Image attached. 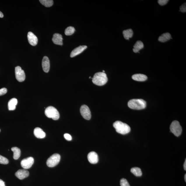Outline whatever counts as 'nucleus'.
I'll list each match as a JSON object with an SVG mask.
<instances>
[{"mask_svg": "<svg viewBox=\"0 0 186 186\" xmlns=\"http://www.w3.org/2000/svg\"><path fill=\"white\" fill-rule=\"evenodd\" d=\"M92 79L93 83L99 86H103L107 83L108 80L107 75L103 72L96 73Z\"/></svg>", "mask_w": 186, "mask_h": 186, "instance_id": "nucleus-1", "label": "nucleus"}, {"mask_svg": "<svg viewBox=\"0 0 186 186\" xmlns=\"http://www.w3.org/2000/svg\"><path fill=\"white\" fill-rule=\"evenodd\" d=\"M113 126L117 132L122 134H128L130 131L131 128L126 123L120 121H117L114 123Z\"/></svg>", "mask_w": 186, "mask_h": 186, "instance_id": "nucleus-2", "label": "nucleus"}, {"mask_svg": "<svg viewBox=\"0 0 186 186\" xmlns=\"http://www.w3.org/2000/svg\"><path fill=\"white\" fill-rule=\"evenodd\" d=\"M128 106L132 109L141 110L145 109L147 104L145 101L143 99H133L128 102Z\"/></svg>", "mask_w": 186, "mask_h": 186, "instance_id": "nucleus-3", "label": "nucleus"}, {"mask_svg": "<svg viewBox=\"0 0 186 186\" xmlns=\"http://www.w3.org/2000/svg\"><path fill=\"white\" fill-rule=\"evenodd\" d=\"M45 114L48 118H52L55 120H58L60 117L57 110L52 106H49L45 109Z\"/></svg>", "mask_w": 186, "mask_h": 186, "instance_id": "nucleus-4", "label": "nucleus"}, {"mask_svg": "<svg viewBox=\"0 0 186 186\" xmlns=\"http://www.w3.org/2000/svg\"><path fill=\"white\" fill-rule=\"evenodd\" d=\"M170 129L171 131L176 136H180L183 131L180 123L177 121H174L172 123L170 127Z\"/></svg>", "mask_w": 186, "mask_h": 186, "instance_id": "nucleus-5", "label": "nucleus"}, {"mask_svg": "<svg viewBox=\"0 0 186 186\" xmlns=\"http://www.w3.org/2000/svg\"><path fill=\"white\" fill-rule=\"evenodd\" d=\"M60 160V156L57 153L54 154L48 159L47 165L49 167H54L57 165Z\"/></svg>", "mask_w": 186, "mask_h": 186, "instance_id": "nucleus-6", "label": "nucleus"}, {"mask_svg": "<svg viewBox=\"0 0 186 186\" xmlns=\"http://www.w3.org/2000/svg\"><path fill=\"white\" fill-rule=\"evenodd\" d=\"M15 74L16 79L19 82H22L25 80L26 76L23 70L20 66H17L15 68Z\"/></svg>", "mask_w": 186, "mask_h": 186, "instance_id": "nucleus-7", "label": "nucleus"}, {"mask_svg": "<svg viewBox=\"0 0 186 186\" xmlns=\"http://www.w3.org/2000/svg\"><path fill=\"white\" fill-rule=\"evenodd\" d=\"M80 112L81 115L83 118L90 120L91 118V113L90 108L86 105H83L81 106Z\"/></svg>", "mask_w": 186, "mask_h": 186, "instance_id": "nucleus-8", "label": "nucleus"}, {"mask_svg": "<svg viewBox=\"0 0 186 186\" xmlns=\"http://www.w3.org/2000/svg\"><path fill=\"white\" fill-rule=\"evenodd\" d=\"M34 159L33 157H29L23 159L21 162V165L24 169H27L31 167L34 164Z\"/></svg>", "mask_w": 186, "mask_h": 186, "instance_id": "nucleus-9", "label": "nucleus"}, {"mask_svg": "<svg viewBox=\"0 0 186 186\" xmlns=\"http://www.w3.org/2000/svg\"><path fill=\"white\" fill-rule=\"evenodd\" d=\"M29 172L26 169L19 170L15 174V176L20 180H23L29 176Z\"/></svg>", "mask_w": 186, "mask_h": 186, "instance_id": "nucleus-10", "label": "nucleus"}, {"mask_svg": "<svg viewBox=\"0 0 186 186\" xmlns=\"http://www.w3.org/2000/svg\"><path fill=\"white\" fill-rule=\"evenodd\" d=\"M88 160L91 164H95L98 162V156L96 152L94 151L91 152L88 155Z\"/></svg>", "mask_w": 186, "mask_h": 186, "instance_id": "nucleus-11", "label": "nucleus"}, {"mask_svg": "<svg viewBox=\"0 0 186 186\" xmlns=\"http://www.w3.org/2000/svg\"><path fill=\"white\" fill-rule=\"evenodd\" d=\"M27 38L28 42L31 45L33 46H35L37 44L38 41L37 37L31 32H28Z\"/></svg>", "mask_w": 186, "mask_h": 186, "instance_id": "nucleus-12", "label": "nucleus"}, {"mask_svg": "<svg viewBox=\"0 0 186 186\" xmlns=\"http://www.w3.org/2000/svg\"><path fill=\"white\" fill-rule=\"evenodd\" d=\"M87 48L86 45H80L77 47L72 51L71 53V58L74 57L78 55L81 53L83 52Z\"/></svg>", "mask_w": 186, "mask_h": 186, "instance_id": "nucleus-13", "label": "nucleus"}, {"mask_svg": "<svg viewBox=\"0 0 186 186\" xmlns=\"http://www.w3.org/2000/svg\"><path fill=\"white\" fill-rule=\"evenodd\" d=\"M43 69L45 73H48L50 69V61L48 57L44 56L43 57L42 62Z\"/></svg>", "mask_w": 186, "mask_h": 186, "instance_id": "nucleus-14", "label": "nucleus"}, {"mask_svg": "<svg viewBox=\"0 0 186 186\" xmlns=\"http://www.w3.org/2000/svg\"><path fill=\"white\" fill-rule=\"evenodd\" d=\"M62 40H63V38H62V36L60 34H55L53 36L52 41L55 44L62 45H63Z\"/></svg>", "mask_w": 186, "mask_h": 186, "instance_id": "nucleus-15", "label": "nucleus"}, {"mask_svg": "<svg viewBox=\"0 0 186 186\" xmlns=\"http://www.w3.org/2000/svg\"><path fill=\"white\" fill-rule=\"evenodd\" d=\"M34 134L36 137L39 138H44L45 136V133L39 128H36L34 130Z\"/></svg>", "mask_w": 186, "mask_h": 186, "instance_id": "nucleus-16", "label": "nucleus"}, {"mask_svg": "<svg viewBox=\"0 0 186 186\" xmlns=\"http://www.w3.org/2000/svg\"><path fill=\"white\" fill-rule=\"evenodd\" d=\"M132 77L134 80L138 81H145L148 79L147 76L142 74H136L133 75Z\"/></svg>", "mask_w": 186, "mask_h": 186, "instance_id": "nucleus-17", "label": "nucleus"}, {"mask_svg": "<svg viewBox=\"0 0 186 186\" xmlns=\"http://www.w3.org/2000/svg\"><path fill=\"white\" fill-rule=\"evenodd\" d=\"M18 103L17 100L16 98L11 99L8 103V108L9 110H14L16 108V106Z\"/></svg>", "mask_w": 186, "mask_h": 186, "instance_id": "nucleus-18", "label": "nucleus"}, {"mask_svg": "<svg viewBox=\"0 0 186 186\" xmlns=\"http://www.w3.org/2000/svg\"><path fill=\"white\" fill-rule=\"evenodd\" d=\"M171 39H172L171 35L170 33H167L163 34L159 37L158 38L159 41L162 43H164L168 41Z\"/></svg>", "mask_w": 186, "mask_h": 186, "instance_id": "nucleus-19", "label": "nucleus"}, {"mask_svg": "<svg viewBox=\"0 0 186 186\" xmlns=\"http://www.w3.org/2000/svg\"><path fill=\"white\" fill-rule=\"evenodd\" d=\"M144 48V44L141 41H138L136 42L134 46V48L133 49V52L135 53L139 52V50Z\"/></svg>", "mask_w": 186, "mask_h": 186, "instance_id": "nucleus-20", "label": "nucleus"}, {"mask_svg": "<svg viewBox=\"0 0 186 186\" xmlns=\"http://www.w3.org/2000/svg\"><path fill=\"white\" fill-rule=\"evenodd\" d=\"M11 151L14 153L13 158L15 160H17L20 157L21 155V151L19 148L14 147L11 148Z\"/></svg>", "mask_w": 186, "mask_h": 186, "instance_id": "nucleus-21", "label": "nucleus"}, {"mask_svg": "<svg viewBox=\"0 0 186 186\" xmlns=\"http://www.w3.org/2000/svg\"><path fill=\"white\" fill-rule=\"evenodd\" d=\"M133 31L131 29L124 30L123 31V36L126 40H129L130 38H131L133 35Z\"/></svg>", "mask_w": 186, "mask_h": 186, "instance_id": "nucleus-22", "label": "nucleus"}, {"mask_svg": "<svg viewBox=\"0 0 186 186\" xmlns=\"http://www.w3.org/2000/svg\"><path fill=\"white\" fill-rule=\"evenodd\" d=\"M131 172L136 176H141L142 174L141 169L138 167L132 168L131 169Z\"/></svg>", "mask_w": 186, "mask_h": 186, "instance_id": "nucleus-23", "label": "nucleus"}, {"mask_svg": "<svg viewBox=\"0 0 186 186\" xmlns=\"http://www.w3.org/2000/svg\"><path fill=\"white\" fill-rule=\"evenodd\" d=\"M40 3L45 6L49 7L52 6L54 3L52 0H40Z\"/></svg>", "mask_w": 186, "mask_h": 186, "instance_id": "nucleus-24", "label": "nucleus"}, {"mask_svg": "<svg viewBox=\"0 0 186 186\" xmlns=\"http://www.w3.org/2000/svg\"><path fill=\"white\" fill-rule=\"evenodd\" d=\"M75 31V28L72 26L68 27L66 28L64 33L66 35L71 36L74 33Z\"/></svg>", "mask_w": 186, "mask_h": 186, "instance_id": "nucleus-25", "label": "nucleus"}, {"mask_svg": "<svg viewBox=\"0 0 186 186\" xmlns=\"http://www.w3.org/2000/svg\"><path fill=\"white\" fill-rule=\"evenodd\" d=\"M9 163V161L6 158L0 155V164H7Z\"/></svg>", "mask_w": 186, "mask_h": 186, "instance_id": "nucleus-26", "label": "nucleus"}, {"mask_svg": "<svg viewBox=\"0 0 186 186\" xmlns=\"http://www.w3.org/2000/svg\"><path fill=\"white\" fill-rule=\"evenodd\" d=\"M120 184L121 186H130L128 181L124 178L121 180Z\"/></svg>", "mask_w": 186, "mask_h": 186, "instance_id": "nucleus-27", "label": "nucleus"}, {"mask_svg": "<svg viewBox=\"0 0 186 186\" xmlns=\"http://www.w3.org/2000/svg\"><path fill=\"white\" fill-rule=\"evenodd\" d=\"M169 1L168 0H159L158 3L161 6H164L168 3Z\"/></svg>", "mask_w": 186, "mask_h": 186, "instance_id": "nucleus-28", "label": "nucleus"}, {"mask_svg": "<svg viewBox=\"0 0 186 186\" xmlns=\"http://www.w3.org/2000/svg\"><path fill=\"white\" fill-rule=\"evenodd\" d=\"M180 11L183 13H185L186 11V3H184L180 7Z\"/></svg>", "mask_w": 186, "mask_h": 186, "instance_id": "nucleus-29", "label": "nucleus"}, {"mask_svg": "<svg viewBox=\"0 0 186 186\" xmlns=\"http://www.w3.org/2000/svg\"><path fill=\"white\" fill-rule=\"evenodd\" d=\"M7 92V90L6 88H3L0 89V96L6 94Z\"/></svg>", "mask_w": 186, "mask_h": 186, "instance_id": "nucleus-30", "label": "nucleus"}, {"mask_svg": "<svg viewBox=\"0 0 186 186\" xmlns=\"http://www.w3.org/2000/svg\"><path fill=\"white\" fill-rule=\"evenodd\" d=\"M64 138L68 141H71L72 140V137L71 135L68 134H65L64 135Z\"/></svg>", "mask_w": 186, "mask_h": 186, "instance_id": "nucleus-31", "label": "nucleus"}, {"mask_svg": "<svg viewBox=\"0 0 186 186\" xmlns=\"http://www.w3.org/2000/svg\"><path fill=\"white\" fill-rule=\"evenodd\" d=\"M0 186H5V182L0 179Z\"/></svg>", "mask_w": 186, "mask_h": 186, "instance_id": "nucleus-32", "label": "nucleus"}, {"mask_svg": "<svg viewBox=\"0 0 186 186\" xmlns=\"http://www.w3.org/2000/svg\"><path fill=\"white\" fill-rule=\"evenodd\" d=\"M183 167H184V169H185V170H186V160L185 159V163H184V164L183 165Z\"/></svg>", "mask_w": 186, "mask_h": 186, "instance_id": "nucleus-33", "label": "nucleus"}, {"mask_svg": "<svg viewBox=\"0 0 186 186\" xmlns=\"http://www.w3.org/2000/svg\"><path fill=\"white\" fill-rule=\"evenodd\" d=\"M3 15L2 13L0 11V18H3Z\"/></svg>", "mask_w": 186, "mask_h": 186, "instance_id": "nucleus-34", "label": "nucleus"}, {"mask_svg": "<svg viewBox=\"0 0 186 186\" xmlns=\"http://www.w3.org/2000/svg\"><path fill=\"white\" fill-rule=\"evenodd\" d=\"M185 181H186V174H185Z\"/></svg>", "mask_w": 186, "mask_h": 186, "instance_id": "nucleus-35", "label": "nucleus"}, {"mask_svg": "<svg viewBox=\"0 0 186 186\" xmlns=\"http://www.w3.org/2000/svg\"><path fill=\"white\" fill-rule=\"evenodd\" d=\"M103 72V73H104V72H105V71H103V72Z\"/></svg>", "mask_w": 186, "mask_h": 186, "instance_id": "nucleus-36", "label": "nucleus"}, {"mask_svg": "<svg viewBox=\"0 0 186 186\" xmlns=\"http://www.w3.org/2000/svg\"><path fill=\"white\" fill-rule=\"evenodd\" d=\"M91 77H90V78H91Z\"/></svg>", "mask_w": 186, "mask_h": 186, "instance_id": "nucleus-37", "label": "nucleus"}, {"mask_svg": "<svg viewBox=\"0 0 186 186\" xmlns=\"http://www.w3.org/2000/svg\"><path fill=\"white\" fill-rule=\"evenodd\" d=\"M0 131H1V130H0Z\"/></svg>", "mask_w": 186, "mask_h": 186, "instance_id": "nucleus-38", "label": "nucleus"}]
</instances>
